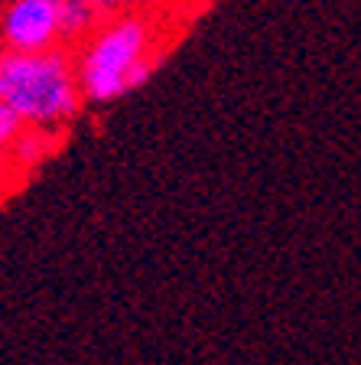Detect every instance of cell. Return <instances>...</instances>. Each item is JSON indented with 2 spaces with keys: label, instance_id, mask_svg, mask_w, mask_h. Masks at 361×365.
Masks as SVG:
<instances>
[{
  "label": "cell",
  "instance_id": "cell-1",
  "mask_svg": "<svg viewBox=\"0 0 361 365\" xmlns=\"http://www.w3.org/2000/svg\"><path fill=\"white\" fill-rule=\"evenodd\" d=\"M159 23L143 10L105 16L98 30L75 46V76L82 98L105 105L140 88L157 72L163 49L157 46Z\"/></svg>",
  "mask_w": 361,
  "mask_h": 365
},
{
  "label": "cell",
  "instance_id": "cell-2",
  "mask_svg": "<svg viewBox=\"0 0 361 365\" xmlns=\"http://www.w3.org/2000/svg\"><path fill=\"white\" fill-rule=\"evenodd\" d=\"M0 101L16 111L26 128H66L82 108L75 56L68 46L36 53L0 49Z\"/></svg>",
  "mask_w": 361,
  "mask_h": 365
},
{
  "label": "cell",
  "instance_id": "cell-3",
  "mask_svg": "<svg viewBox=\"0 0 361 365\" xmlns=\"http://www.w3.org/2000/svg\"><path fill=\"white\" fill-rule=\"evenodd\" d=\"M59 4L62 0H10L0 14V46L23 53L59 46Z\"/></svg>",
  "mask_w": 361,
  "mask_h": 365
},
{
  "label": "cell",
  "instance_id": "cell-4",
  "mask_svg": "<svg viewBox=\"0 0 361 365\" xmlns=\"http://www.w3.org/2000/svg\"><path fill=\"white\" fill-rule=\"evenodd\" d=\"M56 144H59V130H53V128H23L20 137L14 140V147L7 150V157H4V163H14L16 170H33L56 150Z\"/></svg>",
  "mask_w": 361,
  "mask_h": 365
},
{
  "label": "cell",
  "instance_id": "cell-5",
  "mask_svg": "<svg viewBox=\"0 0 361 365\" xmlns=\"http://www.w3.org/2000/svg\"><path fill=\"white\" fill-rule=\"evenodd\" d=\"M105 16L91 0H62L59 4V43L62 46H78L98 30V23Z\"/></svg>",
  "mask_w": 361,
  "mask_h": 365
},
{
  "label": "cell",
  "instance_id": "cell-6",
  "mask_svg": "<svg viewBox=\"0 0 361 365\" xmlns=\"http://www.w3.org/2000/svg\"><path fill=\"white\" fill-rule=\"evenodd\" d=\"M23 128H26V124L16 118V111H10V108L0 101V160L7 157V150L14 147V140L20 137Z\"/></svg>",
  "mask_w": 361,
  "mask_h": 365
},
{
  "label": "cell",
  "instance_id": "cell-7",
  "mask_svg": "<svg viewBox=\"0 0 361 365\" xmlns=\"http://www.w3.org/2000/svg\"><path fill=\"white\" fill-rule=\"evenodd\" d=\"M91 4L98 7L101 16H114V14H124V10H140L150 0H91Z\"/></svg>",
  "mask_w": 361,
  "mask_h": 365
}]
</instances>
